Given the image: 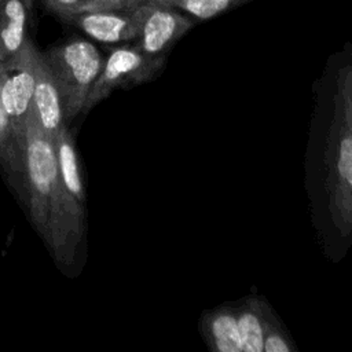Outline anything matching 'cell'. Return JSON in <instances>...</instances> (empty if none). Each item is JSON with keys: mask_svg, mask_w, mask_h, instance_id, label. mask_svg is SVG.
Masks as SVG:
<instances>
[{"mask_svg": "<svg viewBox=\"0 0 352 352\" xmlns=\"http://www.w3.org/2000/svg\"><path fill=\"white\" fill-rule=\"evenodd\" d=\"M334 81L333 118L326 138L324 190L331 223L341 235L352 234V44L329 60Z\"/></svg>", "mask_w": 352, "mask_h": 352, "instance_id": "obj_1", "label": "cell"}, {"mask_svg": "<svg viewBox=\"0 0 352 352\" xmlns=\"http://www.w3.org/2000/svg\"><path fill=\"white\" fill-rule=\"evenodd\" d=\"M60 94L65 124L82 111L104 58L95 44L74 37L43 52Z\"/></svg>", "mask_w": 352, "mask_h": 352, "instance_id": "obj_2", "label": "cell"}, {"mask_svg": "<svg viewBox=\"0 0 352 352\" xmlns=\"http://www.w3.org/2000/svg\"><path fill=\"white\" fill-rule=\"evenodd\" d=\"M28 209L37 232L45 241L51 204L58 184V164L54 140L37 122L33 111L26 118Z\"/></svg>", "mask_w": 352, "mask_h": 352, "instance_id": "obj_3", "label": "cell"}, {"mask_svg": "<svg viewBox=\"0 0 352 352\" xmlns=\"http://www.w3.org/2000/svg\"><path fill=\"white\" fill-rule=\"evenodd\" d=\"M166 58H153L135 44H121L104 58L103 67L91 88L82 111H89L117 88H131L155 78L165 67Z\"/></svg>", "mask_w": 352, "mask_h": 352, "instance_id": "obj_4", "label": "cell"}, {"mask_svg": "<svg viewBox=\"0 0 352 352\" xmlns=\"http://www.w3.org/2000/svg\"><path fill=\"white\" fill-rule=\"evenodd\" d=\"M138 34L132 44L153 58H166L175 44L197 23L194 18L168 3L142 1L135 6Z\"/></svg>", "mask_w": 352, "mask_h": 352, "instance_id": "obj_5", "label": "cell"}, {"mask_svg": "<svg viewBox=\"0 0 352 352\" xmlns=\"http://www.w3.org/2000/svg\"><path fill=\"white\" fill-rule=\"evenodd\" d=\"M38 50L29 38L18 54L0 62V99L19 139L26 142V118L32 111Z\"/></svg>", "mask_w": 352, "mask_h": 352, "instance_id": "obj_6", "label": "cell"}, {"mask_svg": "<svg viewBox=\"0 0 352 352\" xmlns=\"http://www.w3.org/2000/svg\"><path fill=\"white\" fill-rule=\"evenodd\" d=\"M95 41L104 44L133 43L138 34L136 11L133 7L85 10L63 19Z\"/></svg>", "mask_w": 352, "mask_h": 352, "instance_id": "obj_7", "label": "cell"}, {"mask_svg": "<svg viewBox=\"0 0 352 352\" xmlns=\"http://www.w3.org/2000/svg\"><path fill=\"white\" fill-rule=\"evenodd\" d=\"M32 111L50 138H55L65 125L63 107L58 84L38 51L36 59V81L32 96Z\"/></svg>", "mask_w": 352, "mask_h": 352, "instance_id": "obj_8", "label": "cell"}, {"mask_svg": "<svg viewBox=\"0 0 352 352\" xmlns=\"http://www.w3.org/2000/svg\"><path fill=\"white\" fill-rule=\"evenodd\" d=\"M26 143H23L0 99V165L23 205L28 206Z\"/></svg>", "mask_w": 352, "mask_h": 352, "instance_id": "obj_9", "label": "cell"}, {"mask_svg": "<svg viewBox=\"0 0 352 352\" xmlns=\"http://www.w3.org/2000/svg\"><path fill=\"white\" fill-rule=\"evenodd\" d=\"M242 352H263L271 307L261 297H248L235 305Z\"/></svg>", "mask_w": 352, "mask_h": 352, "instance_id": "obj_10", "label": "cell"}, {"mask_svg": "<svg viewBox=\"0 0 352 352\" xmlns=\"http://www.w3.org/2000/svg\"><path fill=\"white\" fill-rule=\"evenodd\" d=\"M201 331L212 351L242 352L235 305H224L202 314Z\"/></svg>", "mask_w": 352, "mask_h": 352, "instance_id": "obj_11", "label": "cell"}, {"mask_svg": "<svg viewBox=\"0 0 352 352\" xmlns=\"http://www.w3.org/2000/svg\"><path fill=\"white\" fill-rule=\"evenodd\" d=\"M29 12L22 0H0V62L18 54L29 40Z\"/></svg>", "mask_w": 352, "mask_h": 352, "instance_id": "obj_12", "label": "cell"}, {"mask_svg": "<svg viewBox=\"0 0 352 352\" xmlns=\"http://www.w3.org/2000/svg\"><path fill=\"white\" fill-rule=\"evenodd\" d=\"M52 140L55 147L59 182L80 205L85 206V191L81 179L77 151L74 140L66 124L59 129Z\"/></svg>", "mask_w": 352, "mask_h": 352, "instance_id": "obj_13", "label": "cell"}, {"mask_svg": "<svg viewBox=\"0 0 352 352\" xmlns=\"http://www.w3.org/2000/svg\"><path fill=\"white\" fill-rule=\"evenodd\" d=\"M248 1L252 0H175L170 4L198 22L216 18Z\"/></svg>", "mask_w": 352, "mask_h": 352, "instance_id": "obj_14", "label": "cell"}, {"mask_svg": "<svg viewBox=\"0 0 352 352\" xmlns=\"http://www.w3.org/2000/svg\"><path fill=\"white\" fill-rule=\"evenodd\" d=\"M293 340L289 337L282 323L272 312L267 323L264 334V349L263 352H290L294 351Z\"/></svg>", "mask_w": 352, "mask_h": 352, "instance_id": "obj_15", "label": "cell"}, {"mask_svg": "<svg viewBox=\"0 0 352 352\" xmlns=\"http://www.w3.org/2000/svg\"><path fill=\"white\" fill-rule=\"evenodd\" d=\"M47 8H50L59 18L66 19L67 16L85 11L107 8L100 0H41Z\"/></svg>", "mask_w": 352, "mask_h": 352, "instance_id": "obj_16", "label": "cell"}, {"mask_svg": "<svg viewBox=\"0 0 352 352\" xmlns=\"http://www.w3.org/2000/svg\"><path fill=\"white\" fill-rule=\"evenodd\" d=\"M107 8H124V7H133L144 0H100Z\"/></svg>", "mask_w": 352, "mask_h": 352, "instance_id": "obj_17", "label": "cell"}, {"mask_svg": "<svg viewBox=\"0 0 352 352\" xmlns=\"http://www.w3.org/2000/svg\"><path fill=\"white\" fill-rule=\"evenodd\" d=\"M23 3H25V6L29 8V10H32V7H33V1L34 0H22Z\"/></svg>", "mask_w": 352, "mask_h": 352, "instance_id": "obj_18", "label": "cell"}, {"mask_svg": "<svg viewBox=\"0 0 352 352\" xmlns=\"http://www.w3.org/2000/svg\"><path fill=\"white\" fill-rule=\"evenodd\" d=\"M144 1H158V3H168V4H170L175 0H144Z\"/></svg>", "mask_w": 352, "mask_h": 352, "instance_id": "obj_19", "label": "cell"}]
</instances>
